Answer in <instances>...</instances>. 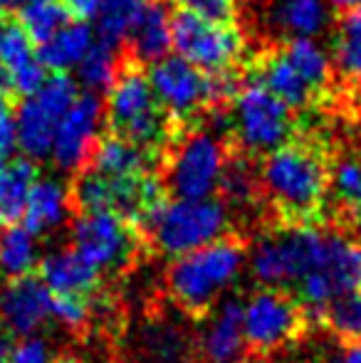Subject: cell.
Masks as SVG:
<instances>
[{
  "label": "cell",
  "instance_id": "obj_1",
  "mask_svg": "<svg viewBox=\"0 0 361 363\" xmlns=\"http://www.w3.org/2000/svg\"><path fill=\"white\" fill-rule=\"evenodd\" d=\"M329 171L322 148L284 144L262 161L257 186L284 228H317L327 213Z\"/></svg>",
  "mask_w": 361,
  "mask_h": 363
},
{
  "label": "cell",
  "instance_id": "obj_2",
  "mask_svg": "<svg viewBox=\"0 0 361 363\" xmlns=\"http://www.w3.org/2000/svg\"><path fill=\"white\" fill-rule=\"evenodd\" d=\"M248 247L238 238H223L213 245L176 257L166 272V287L188 316H208L221 294L231 287L245 264Z\"/></svg>",
  "mask_w": 361,
  "mask_h": 363
},
{
  "label": "cell",
  "instance_id": "obj_3",
  "mask_svg": "<svg viewBox=\"0 0 361 363\" xmlns=\"http://www.w3.org/2000/svg\"><path fill=\"white\" fill-rule=\"evenodd\" d=\"M104 121L109 134L159 153L169 148L171 116L159 104L151 82L139 62H124L114 84L106 89Z\"/></svg>",
  "mask_w": 361,
  "mask_h": 363
},
{
  "label": "cell",
  "instance_id": "obj_4",
  "mask_svg": "<svg viewBox=\"0 0 361 363\" xmlns=\"http://www.w3.org/2000/svg\"><path fill=\"white\" fill-rule=\"evenodd\" d=\"M166 186L154 176H106L84 166L72 186V203L79 213H111L136 230H146L166 206Z\"/></svg>",
  "mask_w": 361,
  "mask_h": 363
},
{
  "label": "cell",
  "instance_id": "obj_5",
  "mask_svg": "<svg viewBox=\"0 0 361 363\" xmlns=\"http://www.w3.org/2000/svg\"><path fill=\"white\" fill-rule=\"evenodd\" d=\"M289 109H304L327 91L332 55L314 38L287 40L257 65V79Z\"/></svg>",
  "mask_w": 361,
  "mask_h": 363
},
{
  "label": "cell",
  "instance_id": "obj_6",
  "mask_svg": "<svg viewBox=\"0 0 361 363\" xmlns=\"http://www.w3.org/2000/svg\"><path fill=\"white\" fill-rule=\"evenodd\" d=\"M159 104L171 119L186 121L206 109L228 104L238 91V84L231 72L206 74L179 55H166L154 62L146 72Z\"/></svg>",
  "mask_w": 361,
  "mask_h": 363
},
{
  "label": "cell",
  "instance_id": "obj_7",
  "mask_svg": "<svg viewBox=\"0 0 361 363\" xmlns=\"http://www.w3.org/2000/svg\"><path fill=\"white\" fill-rule=\"evenodd\" d=\"M228 230H231V213L223 201L174 198L166 201V206L156 213L146 233L151 235V242L161 255L176 259L228 238Z\"/></svg>",
  "mask_w": 361,
  "mask_h": 363
},
{
  "label": "cell",
  "instance_id": "obj_8",
  "mask_svg": "<svg viewBox=\"0 0 361 363\" xmlns=\"http://www.w3.org/2000/svg\"><path fill=\"white\" fill-rule=\"evenodd\" d=\"M228 131L250 156H270L289 144L294 131L292 109L260 82L240 86L231 99Z\"/></svg>",
  "mask_w": 361,
  "mask_h": 363
},
{
  "label": "cell",
  "instance_id": "obj_9",
  "mask_svg": "<svg viewBox=\"0 0 361 363\" xmlns=\"http://www.w3.org/2000/svg\"><path fill=\"white\" fill-rule=\"evenodd\" d=\"M228 161L231 156L223 136L208 129L191 131L174 146L169 156L166 191L181 201L213 198L221 188Z\"/></svg>",
  "mask_w": 361,
  "mask_h": 363
},
{
  "label": "cell",
  "instance_id": "obj_10",
  "mask_svg": "<svg viewBox=\"0 0 361 363\" xmlns=\"http://www.w3.org/2000/svg\"><path fill=\"white\" fill-rule=\"evenodd\" d=\"M79 94L82 91L77 79H72L67 72H52L38 94L23 99L15 111V129H18V148L25 158L40 161L52 153L60 121Z\"/></svg>",
  "mask_w": 361,
  "mask_h": 363
},
{
  "label": "cell",
  "instance_id": "obj_11",
  "mask_svg": "<svg viewBox=\"0 0 361 363\" xmlns=\"http://www.w3.org/2000/svg\"><path fill=\"white\" fill-rule=\"evenodd\" d=\"M171 35L179 57L206 74L231 72L243 55V38L235 25L213 23L186 8L171 18Z\"/></svg>",
  "mask_w": 361,
  "mask_h": 363
},
{
  "label": "cell",
  "instance_id": "obj_12",
  "mask_svg": "<svg viewBox=\"0 0 361 363\" xmlns=\"http://www.w3.org/2000/svg\"><path fill=\"white\" fill-rule=\"evenodd\" d=\"M309 314L294 294L277 287L260 289L243 309V334L252 354H270L309 329Z\"/></svg>",
  "mask_w": 361,
  "mask_h": 363
},
{
  "label": "cell",
  "instance_id": "obj_13",
  "mask_svg": "<svg viewBox=\"0 0 361 363\" xmlns=\"http://www.w3.org/2000/svg\"><path fill=\"white\" fill-rule=\"evenodd\" d=\"M72 247L96 269L121 272L136 262L139 230L111 213H79L72 223Z\"/></svg>",
  "mask_w": 361,
  "mask_h": 363
},
{
  "label": "cell",
  "instance_id": "obj_14",
  "mask_svg": "<svg viewBox=\"0 0 361 363\" xmlns=\"http://www.w3.org/2000/svg\"><path fill=\"white\" fill-rule=\"evenodd\" d=\"M104 104L94 91L77 96L70 111L62 116L52 141V161L60 171H79L89 163L91 151L99 141Z\"/></svg>",
  "mask_w": 361,
  "mask_h": 363
},
{
  "label": "cell",
  "instance_id": "obj_15",
  "mask_svg": "<svg viewBox=\"0 0 361 363\" xmlns=\"http://www.w3.org/2000/svg\"><path fill=\"white\" fill-rule=\"evenodd\" d=\"M52 314V291L38 274L8 279L0 289V321L10 334L30 336Z\"/></svg>",
  "mask_w": 361,
  "mask_h": 363
},
{
  "label": "cell",
  "instance_id": "obj_16",
  "mask_svg": "<svg viewBox=\"0 0 361 363\" xmlns=\"http://www.w3.org/2000/svg\"><path fill=\"white\" fill-rule=\"evenodd\" d=\"M243 309L238 299H226L208 314V324L201 334L203 363H240L245 334H243Z\"/></svg>",
  "mask_w": 361,
  "mask_h": 363
},
{
  "label": "cell",
  "instance_id": "obj_17",
  "mask_svg": "<svg viewBox=\"0 0 361 363\" xmlns=\"http://www.w3.org/2000/svg\"><path fill=\"white\" fill-rule=\"evenodd\" d=\"M38 274L52 294H72L94 299L101 287V272L74 247L57 250L38 264Z\"/></svg>",
  "mask_w": 361,
  "mask_h": 363
},
{
  "label": "cell",
  "instance_id": "obj_18",
  "mask_svg": "<svg viewBox=\"0 0 361 363\" xmlns=\"http://www.w3.org/2000/svg\"><path fill=\"white\" fill-rule=\"evenodd\" d=\"M171 18L166 0H146L139 20L131 28V57L139 65H154L169 55L174 48V35H171Z\"/></svg>",
  "mask_w": 361,
  "mask_h": 363
},
{
  "label": "cell",
  "instance_id": "obj_19",
  "mask_svg": "<svg viewBox=\"0 0 361 363\" xmlns=\"http://www.w3.org/2000/svg\"><path fill=\"white\" fill-rule=\"evenodd\" d=\"M70 206H72V188H67L57 178H38L25 206L23 228L35 238L50 233L67 220Z\"/></svg>",
  "mask_w": 361,
  "mask_h": 363
},
{
  "label": "cell",
  "instance_id": "obj_20",
  "mask_svg": "<svg viewBox=\"0 0 361 363\" xmlns=\"http://www.w3.org/2000/svg\"><path fill=\"white\" fill-rule=\"evenodd\" d=\"M267 18L274 33L294 38H317L329 28V0H270Z\"/></svg>",
  "mask_w": 361,
  "mask_h": 363
},
{
  "label": "cell",
  "instance_id": "obj_21",
  "mask_svg": "<svg viewBox=\"0 0 361 363\" xmlns=\"http://www.w3.org/2000/svg\"><path fill=\"white\" fill-rule=\"evenodd\" d=\"M156 163L159 153H151L114 134H106L104 139L96 141L89 158V168L106 176H144L154 173Z\"/></svg>",
  "mask_w": 361,
  "mask_h": 363
},
{
  "label": "cell",
  "instance_id": "obj_22",
  "mask_svg": "<svg viewBox=\"0 0 361 363\" xmlns=\"http://www.w3.org/2000/svg\"><path fill=\"white\" fill-rule=\"evenodd\" d=\"M96 43L94 30L89 23L82 20H70L55 38H50L48 43L38 45V60L45 69L50 72H67L72 67H79L91 45Z\"/></svg>",
  "mask_w": 361,
  "mask_h": 363
},
{
  "label": "cell",
  "instance_id": "obj_23",
  "mask_svg": "<svg viewBox=\"0 0 361 363\" xmlns=\"http://www.w3.org/2000/svg\"><path fill=\"white\" fill-rule=\"evenodd\" d=\"M38 168L30 158H10L0 166V225L13 228L25 216Z\"/></svg>",
  "mask_w": 361,
  "mask_h": 363
},
{
  "label": "cell",
  "instance_id": "obj_24",
  "mask_svg": "<svg viewBox=\"0 0 361 363\" xmlns=\"http://www.w3.org/2000/svg\"><path fill=\"white\" fill-rule=\"evenodd\" d=\"M329 196L339 218L361 230V153L339 158L329 171Z\"/></svg>",
  "mask_w": 361,
  "mask_h": 363
},
{
  "label": "cell",
  "instance_id": "obj_25",
  "mask_svg": "<svg viewBox=\"0 0 361 363\" xmlns=\"http://www.w3.org/2000/svg\"><path fill=\"white\" fill-rule=\"evenodd\" d=\"M70 13L60 0H33L18 8V23L35 45L48 43L70 23Z\"/></svg>",
  "mask_w": 361,
  "mask_h": 363
},
{
  "label": "cell",
  "instance_id": "obj_26",
  "mask_svg": "<svg viewBox=\"0 0 361 363\" xmlns=\"http://www.w3.org/2000/svg\"><path fill=\"white\" fill-rule=\"evenodd\" d=\"M332 62L339 74L361 82V10L344 13L334 30Z\"/></svg>",
  "mask_w": 361,
  "mask_h": 363
},
{
  "label": "cell",
  "instance_id": "obj_27",
  "mask_svg": "<svg viewBox=\"0 0 361 363\" xmlns=\"http://www.w3.org/2000/svg\"><path fill=\"white\" fill-rule=\"evenodd\" d=\"M146 0H101L99 15H96V35L101 43L119 48L131 35V28L139 20Z\"/></svg>",
  "mask_w": 361,
  "mask_h": 363
},
{
  "label": "cell",
  "instance_id": "obj_28",
  "mask_svg": "<svg viewBox=\"0 0 361 363\" xmlns=\"http://www.w3.org/2000/svg\"><path fill=\"white\" fill-rule=\"evenodd\" d=\"M121 65H124V60L119 57V50L114 45L96 40L87 52V57L77 67L79 84L87 91H94V94L101 89H109L114 84L116 74H119Z\"/></svg>",
  "mask_w": 361,
  "mask_h": 363
},
{
  "label": "cell",
  "instance_id": "obj_29",
  "mask_svg": "<svg viewBox=\"0 0 361 363\" xmlns=\"http://www.w3.org/2000/svg\"><path fill=\"white\" fill-rule=\"evenodd\" d=\"M38 247H35V235L25 228H8L0 235V274L8 279L30 274L35 267Z\"/></svg>",
  "mask_w": 361,
  "mask_h": 363
},
{
  "label": "cell",
  "instance_id": "obj_30",
  "mask_svg": "<svg viewBox=\"0 0 361 363\" xmlns=\"http://www.w3.org/2000/svg\"><path fill=\"white\" fill-rule=\"evenodd\" d=\"M324 324L337 339L347 341L349 346L361 344V287L339 294L327 306Z\"/></svg>",
  "mask_w": 361,
  "mask_h": 363
},
{
  "label": "cell",
  "instance_id": "obj_31",
  "mask_svg": "<svg viewBox=\"0 0 361 363\" xmlns=\"http://www.w3.org/2000/svg\"><path fill=\"white\" fill-rule=\"evenodd\" d=\"M33 45L35 43L28 38L18 20H10V15L0 18V67L8 69L10 74L28 67L38 60Z\"/></svg>",
  "mask_w": 361,
  "mask_h": 363
},
{
  "label": "cell",
  "instance_id": "obj_32",
  "mask_svg": "<svg viewBox=\"0 0 361 363\" xmlns=\"http://www.w3.org/2000/svg\"><path fill=\"white\" fill-rule=\"evenodd\" d=\"M91 311V299L72 294H52V314L70 329H79L87 324Z\"/></svg>",
  "mask_w": 361,
  "mask_h": 363
},
{
  "label": "cell",
  "instance_id": "obj_33",
  "mask_svg": "<svg viewBox=\"0 0 361 363\" xmlns=\"http://www.w3.org/2000/svg\"><path fill=\"white\" fill-rule=\"evenodd\" d=\"M171 3L193 10V13L213 20V23L233 25V20H235V3L233 0H171Z\"/></svg>",
  "mask_w": 361,
  "mask_h": 363
},
{
  "label": "cell",
  "instance_id": "obj_34",
  "mask_svg": "<svg viewBox=\"0 0 361 363\" xmlns=\"http://www.w3.org/2000/svg\"><path fill=\"white\" fill-rule=\"evenodd\" d=\"M18 148V129H15V111L10 101H0V166L10 161Z\"/></svg>",
  "mask_w": 361,
  "mask_h": 363
},
{
  "label": "cell",
  "instance_id": "obj_35",
  "mask_svg": "<svg viewBox=\"0 0 361 363\" xmlns=\"http://www.w3.org/2000/svg\"><path fill=\"white\" fill-rule=\"evenodd\" d=\"M10 363H48V349L40 339H28L13 349Z\"/></svg>",
  "mask_w": 361,
  "mask_h": 363
},
{
  "label": "cell",
  "instance_id": "obj_36",
  "mask_svg": "<svg viewBox=\"0 0 361 363\" xmlns=\"http://www.w3.org/2000/svg\"><path fill=\"white\" fill-rule=\"evenodd\" d=\"M65 5V10L70 13L72 20H82V23H89V20H96L101 8V0H60Z\"/></svg>",
  "mask_w": 361,
  "mask_h": 363
},
{
  "label": "cell",
  "instance_id": "obj_37",
  "mask_svg": "<svg viewBox=\"0 0 361 363\" xmlns=\"http://www.w3.org/2000/svg\"><path fill=\"white\" fill-rule=\"evenodd\" d=\"M15 96L13 89V77H10L8 69L0 67V101H10Z\"/></svg>",
  "mask_w": 361,
  "mask_h": 363
},
{
  "label": "cell",
  "instance_id": "obj_38",
  "mask_svg": "<svg viewBox=\"0 0 361 363\" xmlns=\"http://www.w3.org/2000/svg\"><path fill=\"white\" fill-rule=\"evenodd\" d=\"M329 5L342 13H352V10H361V0H329Z\"/></svg>",
  "mask_w": 361,
  "mask_h": 363
},
{
  "label": "cell",
  "instance_id": "obj_39",
  "mask_svg": "<svg viewBox=\"0 0 361 363\" xmlns=\"http://www.w3.org/2000/svg\"><path fill=\"white\" fill-rule=\"evenodd\" d=\"M20 5H23V0H0V18L10 15L15 8H20Z\"/></svg>",
  "mask_w": 361,
  "mask_h": 363
},
{
  "label": "cell",
  "instance_id": "obj_40",
  "mask_svg": "<svg viewBox=\"0 0 361 363\" xmlns=\"http://www.w3.org/2000/svg\"><path fill=\"white\" fill-rule=\"evenodd\" d=\"M344 363H361V344L349 346L347 354H344Z\"/></svg>",
  "mask_w": 361,
  "mask_h": 363
},
{
  "label": "cell",
  "instance_id": "obj_41",
  "mask_svg": "<svg viewBox=\"0 0 361 363\" xmlns=\"http://www.w3.org/2000/svg\"><path fill=\"white\" fill-rule=\"evenodd\" d=\"M357 104H359V109H361V84H359V89H357Z\"/></svg>",
  "mask_w": 361,
  "mask_h": 363
},
{
  "label": "cell",
  "instance_id": "obj_42",
  "mask_svg": "<svg viewBox=\"0 0 361 363\" xmlns=\"http://www.w3.org/2000/svg\"><path fill=\"white\" fill-rule=\"evenodd\" d=\"M25 3H33V0H23V5H25Z\"/></svg>",
  "mask_w": 361,
  "mask_h": 363
}]
</instances>
